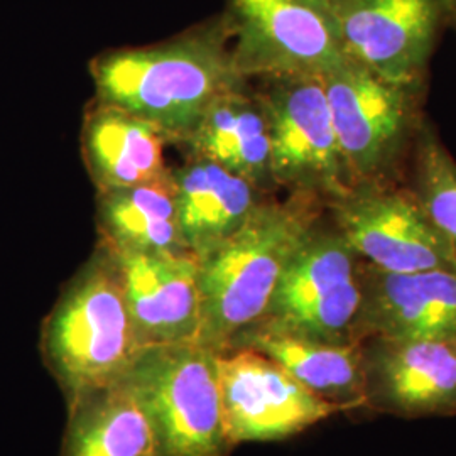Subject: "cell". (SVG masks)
I'll use <instances>...</instances> for the list:
<instances>
[{"label": "cell", "instance_id": "1", "mask_svg": "<svg viewBox=\"0 0 456 456\" xmlns=\"http://www.w3.org/2000/svg\"><path fill=\"white\" fill-rule=\"evenodd\" d=\"M95 100L135 115L181 146L213 98L240 82L222 14L146 46L109 49L90 61Z\"/></svg>", "mask_w": 456, "mask_h": 456}, {"label": "cell", "instance_id": "2", "mask_svg": "<svg viewBox=\"0 0 456 456\" xmlns=\"http://www.w3.org/2000/svg\"><path fill=\"white\" fill-rule=\"evenodd\" d=\"M325 212V205L310 196H269L200 261L198 343L222 354L261 322L288 264Z\"/></svg>", "mask_w": 456, "mask_h": 456}, {"label": "cell", "instance_id": "3", "mask_svg": "<svg viewBox=\"0 0 456 456\" xmlns=\"http://www.w3.org/2000/svg\"><path fill=\"white\" fill-rule=\"evenodd\" d=\"M41 355L66 406L124 380L144 346L112 254L97 244L41 326Z\"/></svg>", "mask_w": 456, "mask_h": 456}, {"label": "cell", "instance_id": "4", "mask_svg": "<svg viewBox=\"0 0 456 456\" xmlns=\"http://www.w3.org/2000/svg\"><path fill=\"white\" fill-rule=\"evenodd\" d=\"M323 85L350 186L406 184L431 83L394 82L346 58Z\"/></svg>", "mask_w": 456, "mask_h": 456}, {"label": "cell", "instance_id": "5", "mask_svg": "<svg viewBox=\"0 0 456 456\" xmlns=\"http://www.w3.org/2000/svg\"><path fill=\"white\" fill-rule=\"evenodd\" d=\"M126 380L146 409L159 456H230L220 352L198 342L146 346Z\"/></svg>", "mask_w": 456, "mask_h": 456}, {"label": "cell", "instance_id": "6", "mask_svg": "<svg viewBox=\"0 0 456 456\" xmlns=\"http://www.w3.org/2000/svg\"><path fill=\"white\" fill-rule=\"evenodd\" d=\"M232 66L259 82L320 77L346 60L333 0H225Z\"/></svg>", "mask_w": 456, "mask_h": 456}, {"label": "cell", "instance_id": "7", "mask_svg": "<svg viewBox=\"0 0 456 456\" xmlns=\"http://www.w3.org/2000/svg\"><path fill=\"white\" fill-rule=\"evenodd\" d=\"M362 277L363 261L325 212L288 264L257 325L322 342L359 345Z\"/></svg>", "mask_w": 456, "mask_h": 456}, {"label": "cell", "instance_id": "8", "mask_svg": "<svg viewBox=\"0 0 456 456\" xmlns=\"http://www.w3.org/2000/svg\"><path fill=\"white\" fill-rule=\"evenodd\" d=\"M254 86L267 117L271 169L277 190L310 196L326 208L352 186L323 78L286 77L259 80Z\"/></svg>", "mask_w": 456, "mask_h": 456}, {"label": "cell", "instance_id": "9", "mask_svg": "<svg viewBox=\"0 0 456 456\" xmlns=\"http://www.w3.org/2000/svg\"><path fill=\"white\" fill-rule=\"evenodd\" d=\"M455 0H333L348 60L394 82L431 83Z\"/></svg>", "mask_w": 456, "mask_h": 456}, {"label": "cell", "instance_id": "10", "mask_svg": "<svg viewBox=\"0 0 456 456\" xmlns=\"http://www.w3.org/2000/svg\"><path fill=\"white\" fill-rule=\"evenodd\" d=\"M326 215L360 259L377 269L456 271L452 247L406 184L350 188L326 205Z\"/></svg>", "mask_w": 456, "mask_h": 456}, {"label": "cell", "instance_id": "11", "mask_svg": "<svg viewBox=\"0 0 456 456\" xmlns=\"http://www.w3.org/2000/svg\"><path fill=\"white\" fill-rule=\"evenodd\" d=\"M220 386L232 446L288 440L335 414L350 412L313 394L274 360L245 346L220 354Z\"/></svg>", "mask_w": 456, "mask_h": 456}, {"label": "cell", "instance_id": "12", "mask_svg": "<svg viewBox=\"0 0 456 456\" xmlns=\"http://www.w3.org/2000/svg\"><path fill=\"white\" fill-rule=\"evenodd\" d=\"M365 408L397 418L456 414V343L372 337L360 343Z\"/></svg>", "mask_w": 456, "mask_h": 456}, {"label": "cell", "instance_id": "13", "mask_svg": "<svg viewBox=\"0 0 456 456\" xmlns=\"http://www.w3.org/2000/svg\"><path fill=\"white\" fill-rule=\"evenodd\" d=\"M456 343V271L389 273L363 262L355 340Z\"/></svg>", "mask_w": 456, "mask_h": 456}, {"label": "cell", "instance_id": "14", "mask_svg": "<svg viewBox=\"0 0 456 456\" xmlns=\"http://www.w3.org/2000/svg\"><path fill=\"white\" fill-rule=\"evenodd\" d=\"M110 254L141 345L146 348L198 342L201 291L195 256Z\"/></svg>", "mask_w": 456, "mask_h": 456}, {"label": "cell", "instance_id": "15", "mask_svg": "<svg viewBox=\"0 0 456 456\" xmlns=\"http://www.w3.org/2000/svg\"><path fill=\"white\" fill-rule=\"evenodd\" d=\"M188 158L218 164L267 195H277L267 117L254 83L240 80L213 98L190 137Z\"/></svg>", "mask_w": 456, "mask_h": 456}, {"label": "cell", "instance_id": "16", "mask_svg": "<svg viewBox=\"0 0 456 456\" xmlns=\"http://www.w3.org/2000/svg\"><path fill=\"white\" fill-rule=\"evenodd\" d=\"M173 181L181 239L198 261L224 244L273 196L198 158L173 167Z\"/></svg>", "mask_w": 456, "mask_h": 456}, {"label": "cell", "instance_id": "17", "mask_svg": "<svg viewBox=\"0 0 456 456\" xmlns=\"http://www.w3.org/2000/svg\"><path fill=\"white\" fill-rule=\"evenodd\" d=\"M83 163L97 193L164 180L166 139L146 120L94 100L83 117Z\"/></svg>", "mask_w": 456, "mask_h": 456}, {"label": "cell", "instance_id": "18", "mask_svg": "<svg viewBox=\"0 0 456 456\" xmlns=\"http://www.w3.org/2000/svg\"><path fill=\"white\" fill-rule=\"evenodd\" d=\"M237 346L257 350L274 360L299 384L325 401L348 411L365 408L360 343L322 342L256 325L244 331L230 348Z\"/></svg>", "mask_w": 456, "mask_h": 456}, {"label": "cell", "instance_id": "19", "mask_svg": "<svg viewBox=\"0 0 456 456\" xmlns=\"http://www.w3.org/2000/svg\"><path fill=\"white\" fill-rule=\"evenodd\" d=\"M98 245L115 254H183L173 171L151 184L97 193ZM191 254V252H190Z\"/></svg>", "mask_w": 456, "mask_h": 456}, {"label": "cell", "instance_id": "20", "mask_svg": "<svg viewBox=\"0 0 456 456\" xmlns=\"http://www.w3.org/2000/svg\"><path fill=\"white\" fill-rule=\"evenodd\" d=\"M61 456H159L146 409L126 379L68 406Z\"/></svg>", "mask_w": 456, "mask_h": 456}, {"label": "cell", "instance_id": "21", "mask_svg": "<svg viewBox=\"0 0 456 456\" xmlns=\"http://www.w3.org/2000/svg\"><path fill=\"white\" fill-rule=\"evenodd\" d=\"M406 186L450 244L456 259V158L431 117L424 120L418 135Z\"/></svg>", "mask_w": 456, "mask_h": 456}, {"label": "cell", "instance_id": "22", "mask_svg": "<svg viewBox=\"0 0 456 456\" xmlns=\"http://www.w3.org/2000/svg\"><path fill=\"white\" fill-rule=\"evenodd\" d=\"M452 31L456 34V0L453 4V22H452Z\"/></svg>", "mask_w": 456, "mask_h": 456}]
</instances>
